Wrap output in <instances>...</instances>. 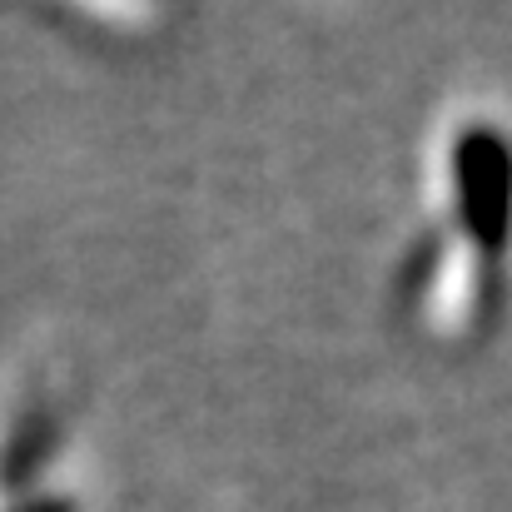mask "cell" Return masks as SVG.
Listing matches in <instances>:
<instances>
[{
  "mask_svg": "<svg viewBox=\"0 0 512 512\" xmlns=\"http://www.w3.org/2000/svg\"><path fill=\"white\" fill-rule=\"evenodd\" d=\"M458 179V219L468 239L493 259L512 234V145L493 125H473L453 145Z\"/></svg>",
  "mask_w": 512,
  "mask_h": 512,
  "instance_id": "obj_1",
  "label": "cell"
},
{
  "mask_svg": "<svg viewBox=\"0 0 512 512\" xmlns=\"http://www.w3.org/2000/svg\"><path fill=\"white\" fill-rule=\"evenodd\" d=\"M45 438H50V423H40V418L20 428V443H15V448H10V458H5V473H10V483H20V478H25V473H30V468L45 458V448H50Z\"/></svg>",
  "mask_w": 512,
  "mask_h": 512,
  "instance_id": "obj_2",
  "label": "cell"
},
{
  "mask_svg": "<svg viewBox=\"0 0 512 512\" xmlns=\"http://www.w3.org/2000/svg\"><path fill=\"white\" fill-rule=\"evenodd\" d=\"M433 264H438V244L433 239H423L413 254H408V264H403V279H408V294H418L423 284H428V274H433Z\"/></svg>",
  "mask_w": 512,
  "mask_h": 512,
  "instance_id": "obj_3",
  "label": "cell"
},
{
  "mask_svg": "<svg viewBox=\"0 0 512 512\" xmlns=\"http://www.w3.org/2000/svg\"><path fill=\"white\" fill-rule=\"evenodd\" d=\"M20 512H70V503H55L50 498V503H35V508H20Z\"/></svg>",
  "mask_w": 512,
  "mask_h": 512,
  "instance_id": "obj_4",
  "label": "cell"
}]
</instances>
